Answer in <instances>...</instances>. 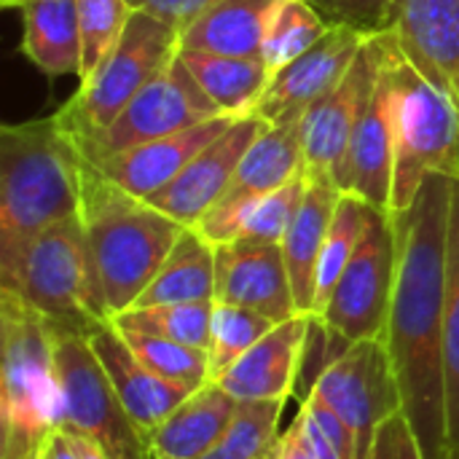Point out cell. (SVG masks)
<instances>
[{"label": "cell", "mask_w": 459, "mask_h": 459, "mask_svg": "<svg viewBox=\"0 0 459 459\" xmlns=\"http://www.w3.org/2000/svg\"><path fill=\"white\" fill-rule=\"evenodd\" d=\"M215 301L255 309L274 323L299 315L282 245L237 239L215 247Z\"/></svg>", "instance_id": "9a60e30c"}, {"label": "cell", "mask_w": 459, "mask_h": 459, "mask_svg": "<svg viewBox=\"0 0 459 459\" xmlns=\"http://www.w3.org/2000/svg\"><path fill=\"white\" fill-rule=\"evenodd\" d=\"M43 459H78L73 444H70L67 436H65V430H56V433L51 436V441H48V446H46V452H43Z\"/></svg>", "instance_id": "7bdbcfd3"}, {"label": "cell", "mask_w": 459, "mask_h": 459, "mask_svg": "<svg viewBox=\"0 0 459 459\" xmlns=\"http://www.w3.org/2000/svg\"><path fill=\"white\" fill-rule=\"evenodd\" d=\"M366 459H428L406 414H395L374 438V446Z\"/></svg>", "instance_id": "74e56055"}, {"label": "cell", "mask_w": 459, "mask_h": 459, "mask_svg": "<svg viewBox=\"0 0 459 459\" xmlns=\"http://www.w3.org/2000/svg\"><path fill=\"white\" fill-rule=\"evenodd\" d=\"M0 459H43L62 428L54 325L0 288Z\"/></svg>", "instance_id": "277c9868"}, {"label": "cell", "mask_w": 459, "mask_h": 459, "mask_svg": "<svg viewBox=\"0 0 459 459\" xmlns=\"http://www.w3.org/2000/svg\"><path fill=\"white\" fill-rule=\"evenodd\" d=\"M218 116H223L218 105L202 91L196 78L178 56L124 108V113L105 132L75 145L86 159L94 161L183 132L188 126L204 124Z\"/></svg>", "instance_id": "8fae6325"}, {"label": "cell", "mask_w": 459, "mask_h": 459, "mask_svg": "<svg viewBox=\"0 0 459 459\" xmlns=\"http://www.w3.org/2000/svg\"><path fill=\"white\" fill-rule=\"evenodd\" d=\"M237 403L218 382H207L151 433L153 459H202L229 428Z\"/></svg>", "instance_id": "7402d4cb"}, {"label": "cell", "mask_w": 459, "mask_h": 459, "mask_svg": "<svg viewBox=\"0 0 459 459\" xmlns=\"http://www.w3.org/2000/svg\"><path fill=\"white\" fill-rule=\"evenodd\" d=\"M444 368H446V414L449 449H459V180H455L446 258V309H444Z\"/></svg>", "instance_id": "836d02e7"}, {"label": "cell", "mask_w": 459, "mask_h": 459, "mask_svg": "<svg viewBox=\"0 0 459 459\" xmlns=\"http://www.w3.org/2000/svg\"><path fill=\"white\" fill-rule=\"evenodd\" d=\"M309 393L352 428L360 459L368 457L377 433L403 411L385 336L342 347V352L320 368Z\"/></svg>", "instance_id": "30bf717a"}, {"label": "cell", "mask_w": 459, "mask_h": 459, "mask_svg": "<svg viewBox=\"0 0 459 459\" xmlns=\"http://www.w3.org/2000/svg\"><path fill=\"white\" fill-rule=\"evenodd\" d=\"M266 121L258 116L237 118L221 137H215L167 188L153 194L148 202L183 226H199L202 218L223 199L237 167Z\"/></svg>", "instance_id": "5bb4252c"}, {"label": "cell", "mask_w": 459, "mask_h": 459, "mask_svg": "<svg viewBox=\"0 0 459 459\" xmlns=\"http://www.w3.org/2000/svg\"><path fill=\"white\" fill-rule=\"evenodd\" d=\"M387 32L406 59L459 105V0H393Z\"/></svg>", "instance_id": "2e32d148"}, {"label": "cell", "mask_w": 459, "mask_h": 459, "mask_svg": "<svg viewBox=\"0 0 459 459\" xmlns=\"http://www.w3.org/2000/svg\"><path fill=\"white\" fill-rule=\"evenodd\" d=\"M393 169H395V143H393V100L385 65L368 94V102L355 124L347 153L336 172V188L342 194L358 196L366 204L390 212L393 199Z\"/></svg>", "instance_id": "e0dca14e"}, {"label": "cell", "mask_w": 459, "mask_h": 459, "mask_svg": "<svg viewBox=\"0 0 459 459\" xmlns=\"http://www.w3.org/2000/svg\"><path fill=\"white\" fill-rule=\"evenodd\" d=\"M277 323L255 309L221 304L212 307V325H210V379L223 374L231 363H237L255 342H261Z\"/></svg>", "instance_id": "e575fe53"}, {"label": "cell", "mask_w": 459, "mask_h": 459, "mask_svg": "<svg viewBox=\"0 0 459 459\" xmlns=\"http://www.w3.org/2000/svg\"><path fill=\"white\" fill-rule=\"evenodd\" d=\"M331 24H350L366 35L387 30L393 0H309Z\"/></svg>", "instance_id": "8d00e7d4"}, {"label": "cell", "mask_w": 459, "mask_h": 459, "mask_svg": "<svg viewBox=\"0 0 459 459\" xmlns=\"http://www.w3.org/2000/svg\"><path fill=\"white\" fill-rule=\"evenodd\" d=\"M382 70V35H368L347 75L301 118V153L307 180H336L355 124Z\"/></svg>", "instance_id": "7c38bea8"}, {"label": "cell", "mask_w": 459, "mask_h": 459, "mask_svg": "<svg viewBox=\"0 0 459 459\" xmlns=\"http://www.w3.org/2000/svg\"><path fill=\"white\" fill-rule=\"evenodd\" d=\"M78 3V24H81V75L89 78L102 59L121 40L132 5L126 0H75Z\"/></svg>", "instance_id": "d590c367"}, {"label": "cell", "mask_w": 459, "mask_h": 459, "mask_svg": "<svg viewBox=\"0 0 459 459\" xmlns=\"http://www.w3.org/2000/svg\"><path fill=\"white\" fill-rule=\"evenodd\" d=\"M97 355L105 377L110 379L118 401L134 420V425L151 438V433L191 395L188 390L153 374L121 339L116 325L108 320L86 336Z\"/></svg>", "instance_id": "ffe728a7"}, {"label": "cell", "mask_w": 459, "mask_h": 459, "mask_svg": "<svg viewBox=\"0 0 459 459\" xmlns=\"http://www.w3.org/2000/svg\"><path fill=\"white\" fill-rule=\"evenodd\" d=\"M126 3L137 11L161 19L164 24H169L183 35L199 16H204L210 8H215L223 0H126Z\"/></svg>", "instance_id": "f35d334b"}, {"label": "cell", "mask_w": 459, "mask_h": 459, "mask_svg": "<svg viewBox=\"0 0 459 459\" xmlns=\"http://www.w3.org/2000/svg\"><path fill=\"white\" fill-rule=\"evenodd\" d=\"M81 223L108 317L134 307L188 229L110 183L86 156Z\"/></svg>", "instance_id": "3957f363"}, {"label": "cell", "mask_w": 459, "mask_h": 459, "mask_svg": "<svg viewBox=\"0 0 459 459\" xmlns=\"http://www.w3.org/2000/svg\"><path fill=\"white\" fill-rule=\"evenodd\" d=\"M54 360L62 387V428L91 438L110 459H153L83 333L54 328Z\"/></svg>", "instance_id": "ba28073f"}, {"label": "cell", "mask_w": 459, "mask_h": 459, "mask_svg": "<svg viewBox=\"0 0 459 459\" xmlns=\"http://www.w3.org/2000/svg\"><path fill=\"white\" fill-rule=\"evenodd\" d=\"M455 178L430 175L414 202L390 212L395 229V285L385 342L401 387L403 414L428 459H446L444 309Z\"/></svg>", "instance_id": "6da1fadb"}, {"label": "cell", "mask_w": 459, "mask_h": 459, "mask_svg": "<svg viewBox=\"0 0 459 459\" xmlns=\"http://www.w3.org/2000/svg\"><path fill=\"white\" fill-rule=\"evenodd\" d=\"M0 288L24 299L54 328L89 336L108 323L81 218L48 226L0 272Z\"/></svg>", "instance_id": "8992f818"}, {"label": "cell", "mask_w": 459, "mask_h": 459, "mask_svg": "<svg viewBox=\"0 0 459 459\" xmlns=\"http://www.w3.org/2000/svg\"><path fill=\"white\" fill-rule=\"evenodd\" d=\"M180 59L223 116H255L258 102L272 81V70L261 56H229L180 48Z\"/></svg>", "instance_id": "4316f807"}, {"label": "cell", "mask_w": 459, "mask_h": 459, "mask_svg": "<svg viewBox=\"0 0 459 459\" xmlns=\"http://www.w3.org/2000/svg\"><path fill=\"white\" fill-rule=\"evenodd\" d=\"M366 40V32L350 24H333L309 51L272 75L255 116L266 124H299L304 113L347 75Z\"/></svg>", "instance_id": "4fadbf2b"}, {"label": "cell", "mask_w": 459, "mask_h": 459, "mask_svg": "<svg viewBox=\"0 0 459 459\" xmlns=\"http://www.w3.org/2000/svg\"><path fill=\"white\" fill-rule=\"evenodd\" d=\"M379 35L395 143L390 212H401L430 175L459 180V105L406 59L393 32L385 30Z\"/></svg>", "instance_id": "5b68a950"}, {"label": "cell", "mask_w": 459, "mask_h": 459, "mask_svg": "<svg viewBox=\"0 0 459 459\" xmlns=\"http://www.w3.org/2000/svg\"><path fill=\"white\" fill-rule=\"evenodd\" d=\"M264 459H315L312 457V452L307 449V444H304L299 417L277 436V441L272 444V449L266 452V457Z\"/></svg>", "instance_id": "ab89813d"}, {"label": "cell", "mask_w": 459, "mask_h": 459, "mask_svg": "<svg viewBox=\"0 0 459 459\" xmlns=\"http://www.w3.org/2000/svg\"><path fill=\"white\" fill-rule=\"evenodd\" d=\"M304 175L301 153V121L299 124H266L255 143L242 156L237 175L218 204H237L253 196H264L288 186Z\"/></svg>", "instance_id": "d4e9b609"}, {"label": "cell", "mask_w": 459, "mask_h": 459, "mask_svg": "<svg viewBox=\"0 0 459 459\" xmlns=\"http://www.w3.org/2000/svg\"><path fill=\"white\" fill-rule=\"evenodd\" d=\"M277 3L280 0H223L180 35V48L261 56Z\"/></svg>", "instance_id": "484cf974"}, {"label": "cell", "mask_w": 459, "mask_h": 459, "mask_svg": "<svg viewBox=\"0 0 459 459\" xmlns=\"http://www.w3.org/2000/svg\"><path fill=\"white\" fill-rule=\"evenodd\" d=\"M342 191L333 180H307L304 202L282 239V253L293 285V299L299 315L315 312V277L320 253L336 212Z\"/></svg>", "instance_id": "603a6c76"}, {"label": "cell", "mask_w": 459, "mask_h": 459, "mask_svg": "<svg viewBox=\"0 0 459 459\" xmlns=\"http://www.w3.org/2000/svg\"><path fill=\"white\" fill-rule=\"evenodd\" d=\"M19 51L48 78L81 75V24L75 0H24Z\"/></svg>", "instance_id": "cb8c5ba5"}, {"label": "cell", "mask_w": 459, "mask_h": 459, "mask_svg": "<svg viewBox=\"0 0 459 459\" xmlns=\"http://www.w3.org/2000/svg\"><path fill=\"white\" fill-rule=\"evenodd\" d=\"M0 3H3L5 8H22V3H24V0H0Z\"/></svg>", "instance_id": "ee69618b"}, {"label": "cell", "mask_w": 459, "mask_h": 459, "mask_svg": "<svg viewBox=\"0 0 459 459\" xmlns=\"http://www.w3.org/2000/svg\"><path fill=\"white\" fill-rule=\"evenodd\" d=\"M312 331V315H296L290 320L277 323L261 342H255L237 363H231L212 382H218L237 401L288 403L296 390Z\"/></svg>", "instance_id": "ac0fdd59"}, {"label": "cell", "mask_w": 459, "mask_h": 459, "mask_svg": "<svg viewBox=\"0 0 459 459\" xmlns=\"http://www.w3.org/2000/svg\"><path fill=\"white\" fill-rule=\"evenodd\" d=\"M188 301H215V245H210L194 226L180 234L164 266L132 309Z\"/></svg>", "instance_id": "83f0119b"}, {"label": "cell", "mask_w": 459, "mask_h": 459, "mask_svg": "<svg viewBox=\"0 0 459 459\" xmlns=\"http://www.w3.org/2000/svg\"><path fill=\"white\" fill-rule=\"evenodd\" d=\"M299 422H301V436H304V444H307V449L312 452V457L315 459H347L336 446H333V441L315 425V420L307 414V411H301L299 409Z\"/></svg>", "instance_id": "60d3db41"}, {"label": "cell", "mask_w": 459, "mask_h": 459, "mask_svg": "<svg viewBox=\"0 0 459 459\" xmlns=\"http://www.w3.org/2000/svg\"><path fill=\"white\" fill-rule=\"evenodd\" d=\"M121 339L129 344V350L161 379L196 393L199 387H204L210 379V358L207 350L199 347H188V344H178L153 333H143V331H129V328H118Z\"/></svg>", "instance_id": "1f68e13d"}, {"label": "cell", "mask_w": 459, "mask_h": 459, "mask_svg": "<svg viewBox=\"0 0 459 459\" xmlns=\"http://www.w3.org/2000/svg\"><path fill=\"white\" fill-rule=\"evenodd\" d=\"M395 285V229L385 210L371 207L363 239L342 272L325 309L315 317L339 344L382 339L387 331Z\"/></svg>", "instance_id": "9c48e42d"}, {"label": "cell", "mask_w": 459, "mask_h": 459, "mask_svg": "<svg viewBox=\"0 0 459 459\" xmlns=\"http://www.w3.org/2000/svg\"><path fill=\"white\" fill-rule=\"evenodd\" d=\"M282 409L280 401H239L229 428L202 459H264L280 436Z\"/></svg>", "instance_id": "d6a6232c"}, {"label": "cell", "mask_w": 459, "mask_h": 459, "mask_svg": "<svg viewBox=\"0 0 459 459\" xmlns=\"http://www.w3.org/2000/svg\"><path fill=\"white\" fill-rule=\"evenodd\" d=\"M212 307L215 301H188V304H159L143 309H126L110 317L113 325L153 333L178 344L210 347V325H212Z\"/></svg>", "instance_id": "f546056e"}, {"label": "cell", "mask_w": 459, "mask_h": 459, "mask_svg": "<svg viewBox=\"0 0 459 459\" xmlns=\"http://www.w3.org/2000/svg\"><path fill=\"white\" fill-rule=\"evenodd\" d=\"M307 194V178H296L288 186L253 196L237 204H215L199 226H194L210 245H226L237 239L282 245Z\"/></svg>", "instance_id": "44dd1931"}, {"label": "cell", "mask_w": 459, "mask_h": 459, "mask_svg": "<svg viewBox=\"0 0 459 459\" xmlns=\"http://www.w3.org/2000/svg\"><path fill=\"white\" fill-rule=\"evenodd\" d=\"M59 430H65V428H59ZM65 436H67V441L73 444V449H75V455L78 459H110L91 438H86V436H81V433H73V430H65Z\"/></svg>", "instance_id": "b9f144b4"}, {"label": "cell", "mask_w": 459, "mask_h": 459, "mask_svg": "<svg viewBox=\"0 0 459 459\" xmlns=\"http://www.w3.org/2000/svg\"><path fill=\"white\" fill-rule=\"evenodd\" d=\"M237 118L218 116L204 124L188 126L183 132L110 153L105 159H89L110 183L129 191L132 196L151 199L161 188H167L215 137H221Z\"/></svg>", "instance_id": "d6986e66"}, {"label": "cell", "mask_w": 459, "mask_h": 459, "mask_svg": "<svg viewBox=\"0 0 459 459\" xmlns=\"http://www.w3.org/2000/svg\"><path fill=\"white\" fill-rule=\"evenodd\" d=\"M331 27L333 24L309 0H280L269 22L261 59L274 75L280 67L309 51Z\"/></svg>", "instance_id": "4dcf8cb0"}, {"label": "cell", "mask_w": 459, "mask_h": 459, "mask_svg": "<svg viewBox=\"0 0 459 459\" xmlns=\"http://www.w3.org/2000/svg\"><path fill=\"white\" fill-rule=\"evenodd\" d=\"M446 459H459V449H455V452H449V455H446Z\"/></svg>", "instance_id": "f6af8a7d"}, {"label": "cell", "mask_w": 459, "mask_h": 459, "mask_svg": "<svg viewBox=\"0 0 459 459\" xmlns=\"http://www.w3.org/2000/svg\"><path fill=\"white\" fill-rule=\"evenodd\" d=\"M83 153L56 113L0 126V272L32 237L81 218Z\"/></svg>", "instance_id": "7a4b0ae2"}, {"label": "cell", "mask_w": 459, "mask_h": 459, "mask_svg": "<svg viewBox=\"0 0 459 459\" xmlns=\"http://www.w3.org/2000/svg\"><path fill=\"white\" fill-rule=\"evenodd\" d=\"M368 212H371V204H366L358 196L342 194L336 212H333V221H331V229H328V237H325V245H323V253H320V264H317L312 317H320V312L325 309L342 272L352 261V255L363 239Z\"/></svg>", "instance_id": "f1b7e54d"}, {"label": "cell", "mask_w": 459, "mask_h": 459, "mask_svg": "<svg viewBox=\"0 0 459 459\" xmlns=\"http://www.w3.org/2000/svg\"><path fill=\"white\" fill-rule=\"evenodd\" d=\"M180 56V32L161 19L132 8L129 24L102 65L59 105L56 118L75 143L105 132L124 108Z\"/></svg>", "instance_id": "52a82bcc"}]
</instances>
